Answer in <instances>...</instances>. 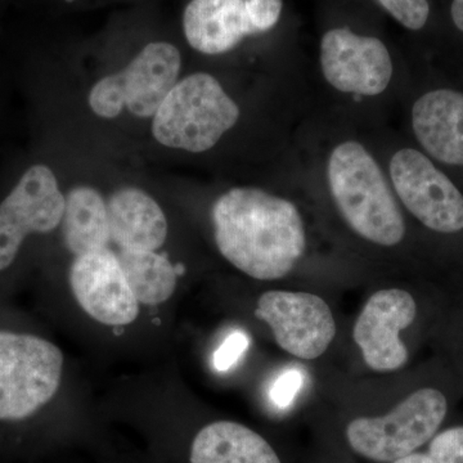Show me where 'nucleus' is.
<instances>
[{
	"label": "nucleus",
	"instance_id": "nucleus-4",
	"mask_svg": "<svg viewBox=\"0 0 463 463\" xmlns=\"http://www.w3.org/2000/svg\"><path fill=\"white\" fill-rule=\"evenodd\" d=\"M62 368V352L51 341L0 331V422L24 421L50 403Z\"/></svg>",
	"mask_w": 463,
	"mask_h": 463
},
{
	"label": "nucleus",
	"instance_id": "nucleus-14",
	"mask_svg": "<svg viewBox=\"0 0 463 463\" xmlns=\"http://www.w3.org/2000/svg\"><path fill=\"white\" fill-rule=\"evenodd\" d=\"M414 138L425 155L463 166V93L448 88L426 91L411 109Z\"/></svg>",
	"mask_w": 463,
	"mask_h": 463
},
{
	"label": "nucleus",
	"instance_id": "nucleus-11",
	"mask_svg": "<svg viewBox=\"0 0 463 463\" xmlns=\"http://www.w3.org/2000/svg\"><path fill=\"white\" fill-rule=\"evenodd\" d=\"M255 316L269 326L277 345L304 361L319 358L336 336L330 307L309 292H264Z\"/></svg>",
	"mask_w": 463,
	"mask_h": 463
},
{
	"label": "nucleus",
	"instance_id": "nucleus-9",
	"mask_svg": "<svg viewBox=\"0 0 463 463\" xmlns=\"http://www.w3.org/2000/svg\"><path fill=\"white\" fill-rule=\"evenodd\" d=\"M283 0H192L183 16L185 38L194 50L216 56L249 36L279 25Z\"/></svg>",
	"mask_w": 463,
	"mask_h": 463
},
{
	"label": "nucleus",
	"instance_id": "nucleus-2",
	"mask_svg": "<svg viewBox=\"0 0 463 463\" xmlns=\"http://www.w3.org/2000/svg\"><path fill=\"white\" fill-rule=\"evenodd\" d=\"M323 175L332 203L353 233L380 248H394L404 240V216L388 173L365 143L355 138L332 143Z\"/></svg>",
	"mask_w": 463,
	"mask_h": 463
},
{
	"label": "nucleus",
	"instance_id": "nucleus-21",
	"mask_svg": "<svg viewBox=\"0 0 463 463\" xmlns=\"http://www.w3.org/2000/svg\"><path fill=\"white\" fill-rule=\"evenodd\" d=\"M250 339L242 331L232 332L230 336L218 347L214 354V367L219 373H227L237 362L243 353L248 350Z\"/></svg>",
	"mask_w": 463,
	"mask_h": 463
},
{
	"label": "nucleus",
	"instance_id": "nucleus-18",
	"mask_svg": "<svg viewBox=\"0 0 463 463\" xmlns=\"http://www.w3.org/2000/svg\"><path fill=\"white\" fill-rule=\"evenodd\" d=\"M121 268L134 297L146 306L169 300L176 286V272L165 255L148 250H120Z\"/></svg>",
	"mask_w": 463,
	"mask_h": 463
},
{
	"label": "nucleus",
	"instance_id": "nucleus-12",
	"mask_svg": "<svg viewBox=\"0 0 463 463\" xmlns=\"http://www.w3.org/2000/svg\"><path fill=\"white\" fill-rule=\"evenodd\" d=\"M416 315V301L405 289L383 288L368 298L353 328V339L371 370L392 373L407 364L401 332L412 325Z\"/></svg>",
	"mask_w": 463,
	"mask_h": 463
},
{
	"label": "nucleus",
	"instance_id": "nucleus-6",
	"mask_svg": "<svg viewBox=\"0 0 463 463\" xmlns=\"http://www.w3.org/2000/svg\"><path fill=\"white\" fill-rule=\"evenodd\" d=\"M181 66V53L174 45L151 43L123 71L94 85L90 109L105 118H116L124 108L139 118H151L178 83Z\"/></svg>",
	"mask_w": 463,
	"mask_h": 463
},
{
	"label": "nucleus",
	"instance_id": "nucleus-19",
	"mask_svg": "<svg viewBox=\"0 0 463 463\" xmlns=\"http://www.w3.org/2000/svg\"><path fill=\"white\" fill-rule=\"evenodd\" d=\"M392 463H463V426L435 435L428 452L411 453Z\"/></svg>",
	"mask_w": 463,
	"mask_h": 463
},
{
	"label": "nucleus",
	"instance_id": "nucleus-20",
	"mask_svg": "<svg viewBox=\"0 0 463 463\" xmlns=\"http://www.w3.org/2000/svg\"><path fill=\"white\" fill-rule=\"evenodd\" d=\"M376 2L398 24L412 32L423 29L430 17V5L428 0H376Z\"/></svg>",
	"mask_w": 463,
	"mask_h": 463
},
{
	"label": "nucleus",
	"instance_id": "nucleus-13",
	"mask_svg": "<svg viewBox=\"0 0 463 463\" xmlns=\"http://www.w3.org/2000/svg\"><path fill=\"white\" fill-rule=\"evenodd\" d=\"M70 286L81 309L103 325H129L139 315V301L118 254L109 248L76 257L70 268Z\"/></svg>",
	"mask_w": 463,
	"mask_h": 463
},
{
	"label": "nucleus",
	"instance_id": "nucleus-5",
	"mask_svg": "<svg viewBox=\"0 0 463 463\" xmlns=\"http://www.w3.org/2000/svg\"><path fill=\"white\" fill-rule=\"evenodd\" d=\"M447 410V399L439 390H417L385 416L359 417L349 422L347 443L371 461H398L434 437Z\"/></svg>",
	"mask_w": 463,
	"mask_h": 463
},
{
	"label": "nucleus",
	"instance_id": "nucleus-23",
	"mask_svg": "<svg viewBox=\"0 0 463 463\" xmlns=\"http://www.w3.org/2000/svg\"><path fill=\"white\" fill-rule=\"evenodd\" d=\"M450 17L457 29L463 33V0H452Z\"/></svg>",
	"mask_w": 463,
	"mask_h": 463
},
{
	"label": "nucleus",
	"instance_id": "nucleus-1",
	"mask_svg": "<svg viewBox=\"0 0 463 463\" xmlns=\"http://www.w3.org/2000/svg\"><path fill=\"white\" fill-rule=\"evenodd\" d=\"M216 248L259 281L288 276L307 251L303 215L291 200L255 187L225 192L212 210Z\"/></svg>",
	"mask_w": 463,
	"mask_h": 463
},
{
	"label": "nucleus",
	"instance_id": "nucleus-17",
	"mask_svg": "<svg viewBox=\"0 0 463 463\" xmlns=\"http://www.w3.org/2000/svg\"><path fill=\"white\" fill-rule=\"evenodd\" d=\"M67 249L76 255L106 249L111 241L108 203L90 187H76L65 197L62 218Z\"/></svg>",
	"mask_w": 463,
	"mask_h": 463
},
{
	"label": "nucleus",
	"instance_id": "nucleus-24",
	"mask_svg": "<svg viewBox=\"0 0 463 463\" xmlns=\"http://www.w3.org/2000/svg\"><path fill=\"white\" fill-rule=\"evenodd\" d=\"M67 3H72L74 0H66Z\"/></svg>",
	"mask_w": 463,
	"mask_h": 463
},
{
	"label": "nucleus",
	"instance_id": "nucleus-22",
	"mask_svg": "<svg viewBox=\"0 0 463 463\" xmlns=\"http://www.w3.org/2000/svg\"><path fill=\"white\" fill-rule=\"evenodd\" d=\"M303 385V374L298 370H288L279 374L270 386L269 398L277 407L286 408L294 402Z\"/></svg>",
	"mask_w": 463,
	"mask_h": 463
},
{
	"label": "nucleus",
	"instance_id": "nucleus-16",
	"mask_svg": "<svg viewBox=\"0 0 463 463\" xmlns=\"http://www.w3.org/2000/svg\"><path fill=\"white\" fill-rule=\"evenodd\" d=\"M191 463H281L258 432L232 421L205 426L191 448Z\"/></svg>",
	"mask_w": 463,
	"mask_h": 463
},
{
	"label": "nucleus",
	"instance_id": "nucleus-3",
	"mask_svg": "<svg viewBox=\"0 0 463 463\" xmlns=\"http://www.w3.org/2000/svg\"><path fill=\"white\" fill-rule=\"evenodd\" d=\"M241 109L207 72L178 81L161 103L152 133L161 145L192 154L210 151L239 124Z\"/></svg>",
	"mask_w": 463,
	"mask_h": 463
},
{
	"label": "nucleus",
	"instance_id": "nucleus-8",
	"mask_svg": "<svg viewBox=\"0 0 463 463\" xmlns=\"http://www.w3.org/2000/svg\"><path fill=\"white\" fill-rule=\"evenodd\" d=\"M385 169L398 201L420 223L438 233L463 230V194L428 155L395 149Z\"/></svg>",
	"mask_w": 463,
	"mask_h": 463
},
{
	"label": "nucleus",
	"instance_id": "nucleus-10",
	"mask_svg": "<svg viewBox=\"0 0 463 463\" xmlns=\"http://www.w3.org/2000/svg\"><path fill=\"white\" fill-rule=\"evenodd\" d=\"M65 196L50 167L33 165L0 203V272L14 264L32 233H50L61 224Z\"/></svg>",
	"mask_w": 463,
	"mask_h": 463
},
{
	"label": "nucleus",
	"instance_id": "nucleus-7",
	"mask_svg": "<svg viewBox=\"0 0 463 463\" xmlns=\"http://www.w3.org/2000/svg\"><path fill=\"white\" fill-rule=\"evenodd\" d=\"M319 70L331 90L354 99H379L394 83V58L388 45L345 26L323 33Z\"/></svg>",
	"mask_w": 463,
	"mask_h": 463
},
{
	"label": "nucleus",
	"instance_id": "nucleus-15",
	"mask_svg": "<svg viewBox=\"0 0 463 463\" xmlns=\"http://www.w3.org/2000/svg\"><path fill=\"white\" fill-rule=\"evenodd\" d=\"M109 233L120 250L156 251L165 243L166 216L156 201L138 188H123L108 203Z\"/></svg>",
	"mask_w": 463,
	"mask_h": 463
}]
</instances>
